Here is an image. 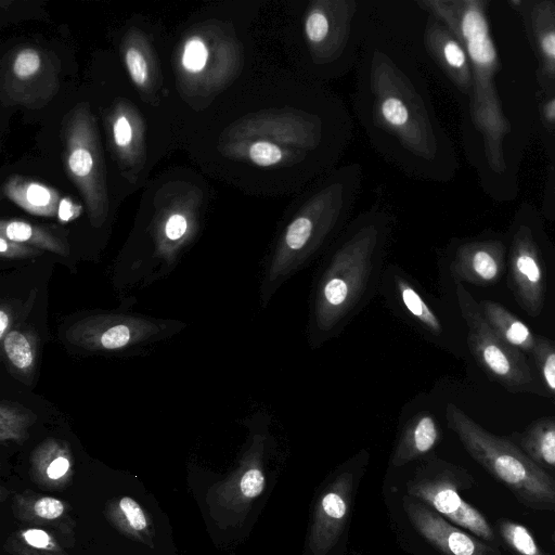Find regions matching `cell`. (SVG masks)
<instances>
[{
	"label": "cell",
	"mask_w": 555,
	"mask_h": 555,
	"mask_svg": "<svg viewBox=\"0 0 555 555\" xmlns=\"http://www.w3.org/2000/svg\"><path fill=\"white\" fill-rule=\"evenodd\" d=\"M353 121L325 85L269 68L254 85L238 130L240 157L257 193L298 194L337 167L352 141Z\"/></svg>",
	"instance_id": "6da1fadb"
},
{
	"label": "cell",
	"mask_w": 555,
	"mask_h": 555,
	"mask_svg": "<svg viewBox=\"0 0 555 555\" xmlns=\"http://www.w3.org/2000/svg\"><path fill=\"white\" fill-rule=\"evenodd\" d=\"M413 51L369 27L357 64L353 108L373 149L413 179L439 177L443 142Z\"/></svg>",
	"instance_id": "7a4b0ae2"
},
{
	"label": "cell",
	"mask_w": 555,
	"mask_h": 555,
	"mask_svg": "<svg viewBox=\"0 0 555 555\" xmlns=\"http://www.w3.org/2000/svg\"><path fill=\"white\" fill-rule=\"evenodd\" d=\"M393 225L392 216L374 206L351 219L322 256L309 295L311 349L338 337L378 293Z\"/></svg>",
	"instance_id": "3957f363"
},
{
	"label": "cell",
	"mask_w": 555,
	"mask_h": 555,
	"mask_svg": "<svg viewBox=\"0 0 555 555\" xmlns=\"http://www.w3.org/2000/svg\"><path fill=\"white\" fill-rule=\"evenodd\" d=\"M362 177L361 164L339 165L297 194L282 216L264 262L260 289L264 307L339 236L350 221Z\"/></svg>",
	"instance_id": "277c9868"
},
{
	"label": "cell",
	"mask_w": 555,
	"mask_h": 555,
	"mask_svg": "<svg viewBox=\"0 0 555 555\" xmlns=\"http://www.w3.org/2000/svg\"><path fill=\"white\" fill-rule=\"evenodd\" d=\"M358 0H301L285 26L294 72L323 83L358 64L369 25Z\"/></svg>",
	"instance_id": "5b68a950"
},
{
	"label": "cell",
	"mask_w": 555,
	"mask_h": 555,
	"mask_svg": "<svg viewBox=\"0 0 555 555\" xmlns=\"http://www.w3.org/2000/svg\"><path fill=\"white\" fill-rule=\"evenodd\" d=\"M446 420L470 457L518 503L532 511L555 512V478L514 440L488 431L454 403H448Z\"/></svg>",
	"instance_id": "8992f818"
},
{
	"label": "cell",
	"mask_w": 555,
	"mask_h": 555,
	"mask_svg": "<svg viewBox=\"0 0 555 555\" xmlns=\"http://www.w3.org/2000/svg\"><path fill=\"white\" fill-rule=\"evenodd\" d=\"M475 485V478L465 468L431 459L418 467L406 491L452 524L500 547L502 541L488 518L461 495L462 490Z\"/></svg>",
	"instance_id": "52a82bcc"
},
{
	"label": "cell",
	"mask_w": 555,
	"mask_h": 555,
	"mask_svg": "<svg viewBox=\"0 0 555 555\" xmlns=\"http://www.w3.org/2000/svg\"><path fill=\"white\" fill-rule=\"evenodd\" d=\"M454 284L459 310L467 330V345L482 371L509 392L545 393L539 387L524 352L507 344L492 330L478 302L463 283Z\"/></svg>",
	"instance_id": "ba28073f"
},
{
	"label": "cell",
	"mask_w": 555,
	"mask_h": 555,
	"mask_svg": "<svg viewBox=\"0 0 555 555\" xmlns=\"http://www.w3.org/2000/svg\"><path fill=\"white\" fill-rule=\"evenodd\" d=\"M270 420L257 433L238 467L225 479L210 489L207 500L212 509L227 515L232 520H243L253 503L266 488L264 455Z\"/></svg>",
	"instance_id": "9c48e42d"
},
{
	"label": "cell",
	"mask_w": 555,
	"mask_h": 555,
	"mask_svg": "<svg viewBox=\"0 0 555 555\" xmlns=\"http://www.w3.org/2000/svg\"><path fill=\"white\" fill-rule=\"evenodd\" d=\"M378 293L388 309L403 323L430 341L444 338L446 326L417 281L401 267L387 263Z\"/></svg>",
	"instance_id": "30bf717a"
},
{
	"label": "cell",
	"mask_w": 555,
	"mask_h": 555,
	"mask_svg": "<svg viewBox=\"0 0 555 555\" xmlns=\"http://www.w3.org/2000/svg\"><path fill=\"white\" fill-rule=\"evenodd\" d=\"M403 507L416 531L443 555H503L499 546L452 524L415 498L405 495Z\"/></svg>",
	"instance_id": "8fae6325"
},
{
	"label": "cell",
	"mask_w": 555,
	"mask_h": 555,
	"mask_svg": "<svg viewBox=\"0 0 555 555\" xmlns=\"http://www.w3.org/2000/svg\"><path fill=\"white\" fill-rule=\"evenodd\" d=\"M353 475L345 470L323 490L313 512L309 532V550L326 555L338 542L349 515Z\"/></svg>",
	"instance_id": "7c38bea8"
},
{
	"label": "cell",
	"mask_w": 555,
	"mask_h": 555,
	"mask_svg": "<svg viewBox=\"0 0 555 555\" xmlns=\"http://www.w3.org/2000/svg\"><path fill=\"white\" fill-rule=\"evenodd\" d=\"M508 287L527 314L540 315L544 305V275L540 257L528 235H518L513 244Z\"/></svg>",
	"instance_id": "4fadbf2b"
},
{
	"label": "cell",
	"mask_w": 555,
	"mask_h": 555,
	"mask_svg": "<svg viewBox=\"0 0 555 555\" xmlns=\"http://www.w3.org/2000/svg\"><path fill=\"white\" fill-rule=\"evenodd\" d=\"M12 512L17 520L52 531L67 546L74 544L76 521L66 501L24 490L13 496Z\"/></svg>",
	"instance_id": "5bb4252c"
},
{
	"label": "cell",
	"mask_w": 555,
	"mask_h": 555,
	"mask_svg": "<svg viewBox=\"0 0 555 555\" xmlns=\"http://www.w3.org/2000/svg\"><path fill=\"white\" fill-rule=\"evenodd\" d=\"M504 246L498 242H474L459 246L449 264L454 282L492 285L504 271Z\"/></svg>",
	"instance_id": "9a60e30c"
},
{
	"label": "cell",
	"mask_w": 555,
	"mask_h": 555,
	"mask_svg": "<svg viewBox=\"0 0 555 555\" xmlns=\"http://www.w3.org/2000/svg\"><path fill=\"white\" fill-rule=\"evenodd\" d=\"M423 44L428 55L435 60L456 83H466L468 76V59L463 44L444 23L430 13H427L425 22Z\"/></svg>",
	"instance_id": "2e32d148"
},
{
	"label": "cell",
	"mask_w": 555,
	"mask_h": 555,
	"mask_svg": "<svg viewBox=\"0 0 555 555\" xmlns=\"http://www.w3.org/2000/svg\"><path fill=\"white\" fill-rule=\"evenodd\" d=\"M440 440V427L428 410L414 412L403 424L391 465L401 467L430 452Z\"/></svg>",
	"instance_id": "e0dca14e"
},
{
	"label": "cell",
	"mask_w": 555,
	"mask_h": 555,
	"mask_svg": "<svg viewBox=\"0 0 555 555\" xmlns=\"http://www.w3.org/2000/svg\"><path fill=\"white\" fill-rule=\"evenodd\" d=\"M103 514L106 520L122 535L153 548L155 527L150 514L128 495L108 500Z\"/></svg>",
	"instance_id": "ac0fdd59"
},
{
	"label": "cell",
	"mask_w": 555,
	"mask_h": 555,
	"mask_svg": "<svg viewBox=\"0 0 555 555\" xmlns=\"http://www.w3.org/2000/svg\"><path fill=\"white\" fill-rule=\"evenodd\" d=\"M33 481L47 490H62L73 478V462L69 452L59 444L41 448L33 459Z\"/></svg>",
	"instance_id": "d6986e66"
},
{
	"label": "cell",
	"mask_w": 555,
	"mask_h": 555,
	"mask_svg": "<svg viewBox=\"0 0 555 555\" xmlns=\"http://www.w3.org/2000/svg\"><path fill=\"white\" fill-rule=\"evenodd\" d=\"M478 305L485 320L503 340L521 352L532 354L537 336L521 320L499 302L485 299Z\"/></svg>",
	"instance_id": "ffe728a7"
},
{
	"label": "cell",
	"mask_w": 555,
	"mask_h": 555,
	"mask_svg": "<svg viewBox=\"0 0 555 555\" xmlns=\"http://www.w3.org/2000/svg\"><path fill=\"white\" fill-rule=\"evenodd\" d=\"M514 436L521 450L555 478V417L538 418Z\"/></svg>",
	"instance_id": "44dd1931"
},
{
	"label": "cell",
	"mask_w": 555,
	"mask_h": 555,
	"mask_svg": "<svg viewBox=\"0 0 555 555\" xmlns=\"http://www.w3.org/2000/svg\"><path fill=\"white\" fill-rule=\"evenodd\" d=\"M3 550L9 555H70L52 531L39 527L15 530L7 538Z\"/></svg>",
	"instance_id": "7402d4cb"
},
{
	"label": "cell",
	"mask_w": 555,
	"mask_h": 555,
	"mask_svg": "<svg viewBox=\"0 0 555 555\" xmlns=\"http://www.w3.org/2000/svg\"><path fill=\"white\" fill-rule=\"evenodd\" d=\"M498 534L513 555H550L535 541L531 531L515 520L500 518L496 521Z\"/></svg>",
	"instance_id": "603a6c76"
},
{
	"label": "cell",
	"mask_w": 555,
	"mask_h": 555,
	"mask_svg": "<svg viewBox=\"0 0 555 555\" xmlns=\"http://www.w3.org/2000/svg\"><path fill=\"white\" fill-rule=\"evenodd\" d=\"M531 356L555 403V340L537 336V345Z\"/></svg>",
	"instance_id": "cb8c5ba5"
},
{
	"label": "cell",
	"mask_w": 555,
	"mask_h": 555,
	"mask_svg": "<svg viewBox=\"0 0 555 555\" xmlns=\"http://www.w3.org/2000/svg\"><path fill=\"white\" fill-rule=\"evenodd\" d=\"M4 350L11 362L18 369L31 365L34 356L27 338L20 332H11L4 338Z\"/></svg>",
	"instance_id": "d4e9b609"
},
{
	"label": "cell",
	"mask_w": 555,
	"mask_h": 555,
	"mask_svg": "<svg viewBox=\"0 0 555 555\" xmlns=\"http://www.w3.org/2000/svg\"><path fill=\"white\" fill-rule=\"evenodd\" d=\"M208 50L199 39H192L186 42L182 55V64L189 72H199L206 65Z\"/></svg>",
	"instance_id": "484cf974"
},
{
	"label": "cell",
	"mask_w": 555,
	"mask_h": 555,
	"mask_svg": "<svg viewBox=\"0 0 555 555\" xmlns=\"http://www.w3.org/2000/svg\"><path fill=\"white\" fill-rule=\"evenodd\" d=\"M126 64L133 81L143 85L147 76V67L142 54L134 48H130L126 53Z\"/></svg>",
	"instance_id": "4316f807"
},
{
	"label": "cell",
	"mask_w": 555,
	"mask_h": 555,
	"mask_svg": "<svg viewBox=\"0 0 555 555\" xmlns=\"http://www.w3.org/2000/svg\"><path fill=\"white\" fill-rule=\"evenodd\" d=\"M40 66V59L36 51H22L14 62V73L20 77H27L37 72Z\"/></svg>",
	"instance_id": "83f0119b"
},
{
	"label": "cell",
	"mask_w": 555,
	"mask_h": 555,
	"mask_svg": "<svg viewBox=\"0 0 555 555\" xmlns=\"http://www.w3.org/2000/svg\"><path fill=\"white\" fill-rule=\"evenodd\" d=\"M130 331L126 325L108 328L101 337V344L106 349H117L128 344Z\"/></svg>",
	"instance_id": "f1b7e54d"
},
{
	"label": "cell",
	"mask_w": 555,
	"mask_h": 555,
	"mask_svg": "<svg viewBox=\"0 0 555 555\" xmlns=\"http://www.w3.org/2000/svg\"><path fill=\"white\" fill-rule=\"evenodd\" d=\"M68 164L75 175L83 177L90 172L93 166V160L87 150L77 149L69 156Z\"/></svg>",
	"instance_id": "f546056e"
},
{
	"label": "cell",
	"mask_w": 555,
	"mask_h": 555,
	"mask_svg": "<svg viewBox=\"0 0 555 555\" xmlns=\"http://www.w3.org/2000/svg\"><path fill=\"white\" fill-rule=\"evenodd\" d=\"M7 236L15 242L27 241L31 234V227L25 222L14 221L8 224L5 229Z\"/></svg>",
	"instance_id": "4dcf8cb0"
},
{
	"label": "cell",
	"mask_w": 555,
	"mask_h": 555,
	"mask_svg": "<svg viewBox=\"0 0 555 555\" xmlns=\"http://www.w3.org/2000/svg\"><path fill=\"white\" fill-rule=\"evenodd\" d=\"M131 127L126 117L120 116L114 125V138L115 142L119 146H126L131 141Z\"/></svg>",
	"instance_id": "1f68e13d"
},
{
	"label": "cell",
	"mask_w": 555,
	"mask_h": 555,
	"mask_svg": "<svg viewBox=\"0 0 555 555\" xmlns=\"http://www.w3.org/2000/svg\"><path fill=\"white\" fill-rule=\"evenodd\" d=\"M186 231V220L181 215L171 216L165 228L166 235L170 240L180 238Z\"/></svg>",
	"instance_id": "d6a6232c"
},
{
	"label": "cell",
	"mask_w": 555,
	"mask_h": 555,
	"mask_svg": "<svg viewBox=\"0 0 555 555\" xmlns=\"http://www.w3.org/2000/svg\"><path fill=\"white\" fill-rule=\"evenodd\" d=\"M27 198L33 205L43 206L49 203L50 193L41 185L30 184L27 189Z\"/></svg>",
	"instance_id": "836d02e7"
},
{
	"label": "cell",
	"mask_w": 555,
	"mask_h": 555,
	"mask_svg": "<svg viewBox=\"0 0 555 555\" xmlns=\"http://www.w3.org/2000/svg\"><path fill=\"white\" fill-rule=\"evenodd\" d=\"M541 48L550 60L555 61V31L546 33L542 37Z\"/></svg>",
	"instance_id": "e575fe53"
},
{
	"label": "cell",
	"mask_w": 555,
	"mask_h": 555,
	"mask_svg": "<svg viewBox=\"0 0 555 555\" xmlns=\"http://www.w3.org/2000/svg\"><path fill=\"white\" fill-rule=\"evenodd\" d=\"M60 218L64 221L68 220L72 216V205L67 201H63L60 210H59Z\"/></svg>",
	"instance_id": "d590c367"
},
{
	"label": "cell",
	"mask_w": 555,
	"mask_h": 555,
	"mask_svg": "<svg viewBox=\"0 0 555 555\" xmlns=\"http://www.w3.org/2000/svg\"><path fill=\"white\" fill-rule=\"evenodd\" d=\"M8 324H9L8 315L3 310H1L0 311V337L1 338L3 337V335L5 333Z\"/></svg>",
	"instance_id": "8d00e7d4"
},
{
	"label": "cell",
	"mask_w": 555,
	"mask_h": 555,
	"mask_svg": "<svg viewBox=\"0 0 555 555\" xmlns=\"http://www.w3.org/2000/svg\"><path fill=\"white\" fill-rule=\"evenodd\" d=\"M547 114L555 117V101L552 102L547 107Z\"/></svg>",
	"instance_id": "74e56055"
},
{
	"label": "cell",
	"mask_w": 555,
	"mask_h": 555,
	"mask_svg": "<svg viewBox=\"0 0 555 555\" xmlns=\"http://www.w3.org/2000/svg\"><path fill=\"white\" fill-rule=\"evenodd\" d=\"M7 248H8V246H7V243H5L4 238H1V240H0V251H1L2 254H4V253H5V250H7Z\"/></svg>",
	"instance_id": "f35d334b"
},
{
	"label": "cell",
	"mask_w": 555,
	"mask_h": 555,
	"mask_svg": "<svg viewBox=\"0 0 555 555\" xmlns=\"http://www.w3.org/2000/svg\"><path fill=\"white\" fill-rule=\"evenodd\" d=\"M551 541L555 545V531H553V533L551 534Z\"/></svg>",
	"instance_id": "ab89813d"
}]
</instances>
